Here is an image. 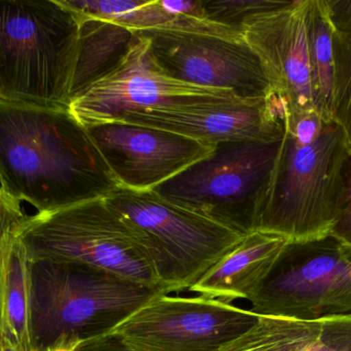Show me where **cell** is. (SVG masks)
I'll return each mask as SVG.
<instances>
[{"mask_svg": "<svg viewBox=\"0 0 351 351\" xmlns=\"http://www.w3.org/2000/svg\"><path fill=\"white\" fill-rule=\"evenodd\" d=\"M0 185L37 212L106 198L119 187L88 129L70 109L1 100Z\"/></svg>", "mask_w": 351, "mask_h": 351, "instance_id": "obj_1", "label": "cell"}, {"mask_svg": "<svg viewBox=\"0 0 351 351\" xmlns=\"http://www.w3.org/2000/svg\"><path fill=\"white\" fill-rule=\"evenodd\" d=\"M351 146L333 120L287 106L282 146L256 231L293 242L330 236L339 214L342 170Z\"/></svg>", "mask_w": 351, "mask_h": 351, "instance_id": "obj_2", "label": "cell"}, {"mask_svg": "<svg viewBox=\"0 0 351 351\" xmlns=\"http://www.w3.org/2000/svg\"><path fill=\"white\" fill-rule=\"evenodd\" d=\"M78 35L59 0H0V100L70 109Z\"/></svg>", "mask_w": 351, "mask_h": 351, "instance_id": "obj_3", "label": "cell"}, {"mask_svg": "<svg viewBox=\"0 0 351 351\" xmlns=\"http://www.w3.org/2000/svg\"><path fill=\"white\" fill-rule=\"evenodd\" d=\"M28 270L33 351L62 338L88 341L107 335L142 305L166 294L74 262L32 261Z\"/></svg>", "mask_w": 351, "mask_h": 351, "instance_id": "obj_4", "label": "cell"}, {"mask_svg": "<svg viewBox=\"0 0 351 351\" xmlns=\"http://www.w3.org/2000/svg\"><path fill=\"white\" fill-rule=\"evenodd\" d=\"M16 236L29 262H74L162 288L147 237L105 198L28 216Z\"/></svg>", "mask_w": 351, "mask_h": 351, "instance_id": "obj_5", "label": "cell"}, {"mask_svg": "<svg viewBox=\"0 0 351 351\" xmlns=\"http://www.w3.org/2000/svg\"><path fill=\"white\" fill-rule=\"evenodd\" d=\"M282 136L218 142L210 157L152 191L241 234H250L256 231Z\"/></svg>", "mask_w": 351, "mask_h": 351, "instance_id": "obj_6", "label": "cell"}, {"mask_svg": "<svg viewBox=\"0 0 351 351\" xmlns=\"http://www.w3.org/2000/svg\"><path fill=\"white\" fill-rule=\"evenodd\" d=\"M105 199L147 237L166 294L189 290L245 236L154 191L119 187Z\"/></svg>", "mask_w": 351, "mask_h": 351, "instance_id": "obj_7", "label": "cell"}, {"mask_svg": "<svg viewBox=\"0 0 351 351\" xmlns=\"http://www.w3.org/2000/svg\"><path fill=\"white\" fill-rule=\"evenodd\" d=\"M351 251L334 237L289 241L265 282L250 299L258 315L323 319L351 315Z\"/></svg>", "mask_w": 351, "mask_h": 351, "instance_id": "obj_8", "label": "cell"}, {"mask_svg": "<svg viewBox=\"0 0 351 351\" xmlns=\"http://www.w3.org/2000/svg\"><path fill=\"white\" fill-rule=\"evenodd\" d=\"M259 315L225 301L160 294L111 330L133 351H219Z\"/></svg>", "mask_w": 351, "mask_h": 351, "instance_id": "obj_9", "label": "cell"}, {"mask_svg": "<svg viewBox=\"0 0 351 351\" xmlns=\"http://www.w3.org/2000/svg\"><path fill=\"white\" fill-rule=\"evenodd\" d=\"M149 41L158 67L174 80L231 91L243 99L267 98L269 82L245 39L172 30L138 31Z\"/></svg>", "mask_w": 351, "mask_h": 351, "instance_id": "obj_10", "label": "cell"}, {"mask_svg": "<svg viewBox=\"0 0 351 351\" xmlns=\"http://www.w3.org/2000/svg\"><path fill=\"white\" fill-rule=\"evenodd\" d=\"M137 33L121 65L70 102V111L84 127L111 123L129 111L185 104L204 97H237L231 91L171 78L154 61L148 39Z\"/></svg>", "mask_w": 351, "mask_h": 351, "instance_id": "obj_11", "label": "cell"}, {"mask_svg": "<svg viewBox=\"0 0 351 351\" xmlns=\"http://www.w3.org/2000/svg\"><path fill=\"white\" fill-rule=\"evenodd\" d=\"M287 106L274 94L259 99L204 97L185 104L129 111L114 122L165 130L215 146L280 137Z\"/></svg>", "mask_w": 351, "mask_h": 351, "instance_id": "obj_12", "label": "cell"}, {"mask_svg": "<svg viewBox=\"0 0 351 351\" xmlns=\"http://www.w3.org/2000/svg\"><path fill=\"white\" fill-rule=\"evenodd\" d=\"M86 129L119 187L134 191H152L215 150L187 136L119 122Z\"/></svg>", "mask_w": 351, "mask_h": 351, "instance_id": "obj_13", "label": "cell"}, {"mask_svg": "<svg viewBox=\"0 0 351 351\" xmlns=\"http://www.w3.org/2000/svg\"><path fill=\"white\" fill-rule=\"evenodd\" d=\"M307 5L308 0H294L243 27V38L259 59L271 94L292 113L317 111L307 51Z\"/></svg>", "mask_w": 351, "mask_h": 351, "instance_id": "obj_14", "label": "cell"}, {"mask_svg": "<svg viewBox=\"0 0 351 351\" xmlns=\"http://www.w3.org/2000/svg\"><path fill=\"white\" fill-rule=\"evenodd\" d=\"M289 241L280 235L254 231L188 291L229 303L250 300L274 269Z\"/></svg>", "mask_w": 351, "mask_h": 351, "instance_id": "obj_15", "label": "cell"}, {"mask_svg": "<svg viewBox=\"0 0 351 351\" xmlns=\"http://www.w3.org/2000/svg\"><path fill=\"white\" fill-rule=\"evenodd\" d=\"M78 21L80 35L70 101L114 71L138 38L137 31L108 21L99 19H78Z\"/></svg>", "mask_w": 351, "mask_h": 351, "instance_id": "obj_16", "label": "cell"}, {"mask_svg": "<svg viewBox=\"0 0 351 351\" xmlns=\"http://www.w3.org/2000/svg\"><path fill=\"white\" fill-rule=\"evenodd\" d=\"M28 264L16 234L0 249V337L18 351H33Z\"/></svg>", "mask_w": 351, "mask_h": 351, "instance_id": "obj_17", "label": "cell"}, {"mask_svg": "<svg viewBox=\"0 0 351 351\" xmlns=\"http://www.w3.org/2000/svg\"><path fill=\"white\" fill-rule=\"evenodd\" d=\"M323 325L324 317L304 321L259 315L253 327L219 351H309L319 342Z\"/></svg>", "mask_w": 351, "mask_h": 351, "instance_id": "obj_18", "label": "cell"}, {"mask_svg": "<svg viewBox=\"0 0 351 351\" xmlns=\"http://www.w3.org/2000/svg\"><path fill=\"white\" fill-rule=\"evenodd\" d=\"M306 30L315 111L330 120L334 86L333 31L324 10L323 0H308Z\"/></svg>", "mask_w": 351, "mask_h": 351, "instance_id": "obj_19", "label": "cell"}, {"mask_svg": "<svg viewBox=\"0 0 351 351\" xmlns=\"http://www.w3.org/2000/svg\"><path fill=\"white\" fill-rule=\"evenodd\" d=\"M332 43L334 86L331 119L343 130L351 146V33L333 32Z\"/></svg>", "mask_w": 351, "mask_h": 351, "instance_id": "obj_20", "label": "cell"}, {"mask_svg": "<svg viewBox=\"0 0 351 351\" xmlns=\"http://www.w3.org/2000/svg\"><path fill=\"white\" fill-rule=\"evenodd\" d=\"M294 0H202L206 19L243 34L245 23L268 12L284 10Z\"/></svg>", "mask_w": 351, "mask_h": 351, "instance_id": "obj_21", "label": "cell"}, {"mask_svg": "<svg viewBox=\"0 0 351 351\" xmlns=\"http://www.w3.org/2000/svg\"><path fill=\"white\" fill-rule=\"evenodd\" d=\"M330 235L351 251V148L342 170L339 214Z\"/></svg>", "mask_w": 351, "mask_h": 351, "instance_id": "obj_22", "label": "cell"}, {"mask_svg": "<svg viewBox=\"0 0 351 351\" xmlns=\"http://www.w3.org/2000/svg\"><path fill=\"white\" fill-rule=\"evenodd\" d=\"M28 214L23 210L21 201L6 192H0V249L16 234Z\"/></svg>", "mask_w": 351, "mask_h": 351, "instance_id": "obj_23", "label": "cell"}, {"mask_svg": "<svg viewBox=\"0 0 351 351\" xmlns=\"http://www.w3.org/2000/svg\"><path fill=\"white\" fill-rule=\"evenodd\" d=\"M333 32L351 33V0H323Z\"/></svg>", "mask_w": 351, "mask_h": 351, "instance_id": "obj_24", "label": "cell"}, {"mask_svg": "<svg viewBox=\"0 0 351 351\" xmlns=\"http://www.w3.org/2000/svg\"><path fill=\"white\" fill-rule=\"evenodd\" d=\"M77 351H133L111 334L84 341Z\"/></svg>", "mask_w": 351, "mask_h": 351, "instance_id": "obj_25", "label": "cell"}, {"mask_svg": "<svg viewBox=\"0 0 351 351\" xmlns=\"http://www.w3.org/2000/svg\"><path fill=\"white\" fill-rule=\"evenodd\" d=\"M84 342L78 338H62L43 351H77Z\"/></svg>", "mask_w": 351, "mask_h": 351, "instance_id": "obj_26", "label": "cell"}, {"mask_svg": "<svg viewBox=\"0 0 351 351\" xmlns=\"http://www.w3.org/2000/svg\"><path fill=\"white\" fill-rule=\"evenodd\" d=\"M0 351H18L10 340L4 337H0Z\"/></svg>", "mask_w": 351, "mask_h": 351, "instance_id": "obj_27", "label": "cell"}, {"mask_svg": "<svg viewBox=\"0 0 351 351\" xmlns=\"http://www.w3.org/2000/svg\"><path fill=\"white\" fill-rule=\"evenodd\" d=\"M309 351H325L323 350V348L319 346V342H317V344H315V346H313V348H311V350ZM346 351H351V350H346Z\"/></svg>", "mask_w": 351, "mask_h": 351, "instance_id": "obj_28", "label": "cell"}, {"mask_svg": "<svg viewBox=\"0 0 351 351\" xmlns=\"http://www.w3.org/2000/svg\"><path fill=\"white\" fill-rule=\"evenodd\" d=\"M0 192H5L3 189H2L1 185H0Z\"/></svg>", "mask_w": 351, "mask_h": 351, "instance_id": "obj_29", "label": "cell"}]
</instances>
